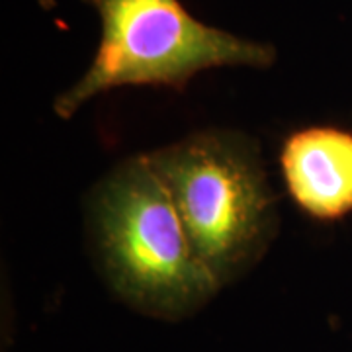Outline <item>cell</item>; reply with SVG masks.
Returning a JSON list of instances; mask_svg holds the SVG:
<instances>
[{"instance_id": "obj_1", "label": "cell", "mask_w": 352, "mask_h": 352, "mask_svg": "<svg viewBox=\"0 0 352 352\" xmlns=\"http://www.w3.org/2000/svg\"><path fill=\"white\" fill-rule=\"evenodd\" d=\"M90 223L108 284L161 319L198 311L219 292L149 155L129 157L94 190Z\"/></svg>"}, {"instance_id": "obj_2", "label": "cell", "mask_w": 352, "mask_h": 352, "mask_svg": "<svg viewBox=\"0 0 352 352\" xmlns=\"http://www.w3.org/2000/svg\"><path fill=\"white\" fill-rule=\"evenodd\" d=\"M149 159L219 286L261 261L276 235V194L251 138L204 129Z\"/></svg>"}, {"instance_id": "obj_3", "label": "cell", "mask_w": 352, "mask_h": 352, "mask_svg": "<svg viewBox=\"0 0 352 352\" xmlns=\"http://www.w3.org/2000/svg\"><path fill=\"white\" fill-rule=\"evenodd\" d=\"M100 41L87 73L53 102L59 118L120 87L184 90L192 76L215 67H270L276 51L194 18L180 0H90Z\"/></svg>"}, {"instance_id": "obj_4", "label": "cell", "mask_w": 352, "mask_h": 352, "mask_svg": "<svg viewBox=\"0 0 352 352\" xmlns=\"http://www.w3.org/2000/svg\"><path fill=\"white\" fill-rule=\"evenodd\" d=\"M280 175L289 198L317 221L352 214V133L335 126L302 127L284 139Z\"/></svg>"}]
</instances>
